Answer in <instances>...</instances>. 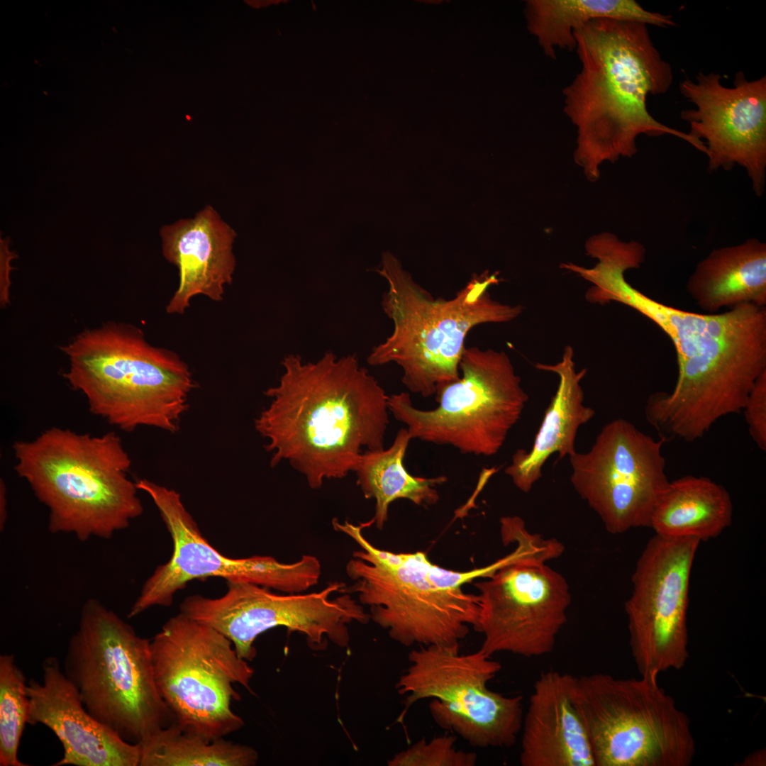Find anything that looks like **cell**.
I'll return each mask as SVG.
<instances>
[{
    "label": "cell",
    "mask_w": 766,
    "mask_h": 766,
    "mask_svg": "<svg viewBox=\"0 0 766 766\" xmlns=\"http://www.w3.org/2000/svg\"><path fill=\"white\" fill-rule=\"evenodd\" d=\"M686 289L709 313L751 303L766 306V243L749 238L714 249L696 266Z\"/></svg>",
    "instance_id": "cell-23"
},
{
    "label": "cell",
    "mask_w": 766,
    "mask_h": 766,
    "mask_svg": "<svg viewBox=\"0 0 766 766\" xmlns=\"http://www.w3.org/2000/svg\"><path fill=\"white\" fill-rule=\"evenodd\" d=\"M748 432L758 448L766 450V371L753 386L742 410Z\"/></svg>",
    "instance_id": "cell-31"
},
{
    "label": "cell",
    "mask_w": 766,
    "mask_h": 766,
    "mask_svg": "<svg viewBox=\"0 0 766 766\" xmlns=\"http://www.w3.org/2000/svg\"><path fill=\"white\" fill-rule=\"evenodd\" d=\"M603 299L606 303L616 301L630 306L656 323L672 341L678 367L699 350L711 319V313H695L657 302L633 287L623 275L616 276L606 284Z\"/></svg>",
    "instance_id": "cell-28"
},
{
    "label": "cell",
    "mask_w": 766,
    "mask_h": 766,
    "mask_svg": "<svg viewBox=\"0 0 766 766\" xmlns=\"http://www.w3.org/2000/svg\"><path fill=\"white\" fill-rule=\"evenodd\" d=\"M138 744L140 766H252L258 759L251 747L223 738L209 741L174 721Z\"/></svg>",
    "instance_id": "cell-27"
},
{
    "label": "cell",
    "mask_w": 766,
    "mask_h": 766,
    "mask_svg": "<svg viewBox=\"0 0 766 766\" xmlns=\"http://www.w3.org/2000/svg\"><path fill=\"white\" fill-rule=\"evenodd\" d=\"M701 541L655 535L639 556L625 602L629 645L641 676L680 670L688 657L690 576Z\"/></svg>",
    "instance_id": "cell-16"
},
{
    "label": "cell",
    "mask_w": 766,
    "mask_h": 766,
    "mask_svg": "<svg viewBox=\"0 0 766 766\" xmlns=\"http://www.w3.org/2000/svg\"><path fill=\"white\" fill-rule=\"evenodd\" d=\"M527 28L545 56L556 58L557 49H575L574 33L597 18L636 22L658 27L676 26L672 16L644 9L634 0H529Z\"/></svg>",
    "instance_id": "cell-24"
},
{
    "label": "cell",
    "mask_w": 766,
    "mask_h": 766,
    "mask_svg": "<svg viewBox=\"0 0 766 766\" xmlns=\"http://www.w3.org/2000/svg\"><path fill=\"white\" fill-rule=\"evenodd\" d=\"M766 371V307L742 304L723 313L704 353L678 368L670 393L646 403L647 421L666 442L702 438L720 418L743 410Z\"/></svg>",
    "instance_id": "cell-7"
},
{
    "label": "cell",
    "mask_w": 766,
    "mask_h": 766,
    "mask_svg": "<svg viewBox=\"0 0 766 766\" xmlns=\"http://www.w3.org/2000/svg\"><path fill=\"white\" fill-rule=\"evenodd\" d=\"M573 357L574 350L567 345L560 362L535 365L539 370L556 374L559 384L531 448L516 450L504 470L522 492L528 493L542 477L543 467L552 455L557 453L558 460H561L577 452L575 440L578 430L595 415L592 408L583 404L584 392L580 382L587 370L577 372Z\"/></svg>",
    "instance_id": "cell-22"
},
{
    "label": "cell",
    "mask_w": 766,
    "mask_h": 766,
    "mask_svg": "<svg viewBox=\"0 0 766 766\" xmlns=\"http://www.w3.org/2000/svg\"><path fill=\"white\" fill-rule=\"evenodd\" d=\"M665 443L617 418L601 428L589 451L569 457L574 489L609 533L650 528L670 482L662 452Z\"/></svg>",
    "instance_id": "cell-15"
},
{
    "label": "cell",
    "mask_w": 766,
    "mask_h": 766,
    "mask_svg": "<svg viewBox=\"0 0 766 766\" xmlns=\"http://www.w3.org/2000/svg\"><path fill=\"white\" fill-rule=\"evenodd\" d=\"M345 571L354 581L345 592L357 593L370 619L404 646L460 645L477 626L478 596L462 587L439 588L418 570L362 549Z\"/></svg>",
    "instance_id": "cell-14"
},
{
    "label": "cell",
    "mask_w": 766,
    "mask_h": 766,
    "mask_svg": "<svg viewBox=\"0 0 766 766\" xmlns=\"http://www.w3.org/2000/svg\"><path fill=\"white\" fill-rule=\"evenodd\" d=\"M9 238L0 240V304L4 308L10 302V272L13 267L11 261L17 255L9 249Z\"/></svg>",
    "instance_id": "cell-32"
},
{
    "label": "cell",
    "mask_w": 766,
    "mask_h": 766,
    "mask_svg": "<svg viewBox=\"0 0 766 766\" xmlns=\"http://www.w3.org/2000/svg\"><path fill=\"white\" fill-rule=\"evenodd\" d=\"M377 271L388 284L381 305L394 328L373 348L367 363H396L402 370L406 388L424 398L460 378L465 340L473 328L508 323L523 312L521 305L503 304L492 297L489 289L500 282L497 272L474 274L455 296L445 299L434 298L417 284L389 252L382 255Z\"/></svg>",
    "instance_id": "cell-4"
},
{
    "label": "cell",
    "mask_w": 766,
    "mask_h": 766,
    "mask_svg": "<svg viewBox=\"0 0 766 766\" xmlns=\"http://www.w3.org/2000/svg\"><path fill=\"white\" fill-rule=\"evenodd\" d=\"M741 765H765V750H760L750 753L744 759Z\"/></svg>",
    "instance_id": "cell-34"
},
{
    "label": "cell",
    "mask_w": 766,
    "mask_h": 766,
    "mask_svg": "<svg viewBox=\"0 0 766 766\" xmlns=\"http://www.w3.org/2000/svg\"><path fill=\"white\" fill-rule=\"evenodd\" d=\"M460 645L420 646L409 654V666L396 684L405 696L402 720L411 706L426 699L440 728L473 747L509 748L521 731L523 696H505L488 687L501 669L480 649L460 653Z\"/></svg>",
    "instance_id": "cell-11"
},
{
    "label": "cell",
    "mask_w": 766,
    "mask_h": 766,
    "mask_svg": "<svg viewBox=\"0 0 766 766\" xmlns=\"http://www.w3.org/2000/svg\"><path fill=\"white\" fill-rule=\"evenodd\" d=\"M270 405L255 420L271 466L287 461L312 489L353 472L362 448L381 450L388 395L355 355L326 353L316 362L285 356Z\"/></svg>",
    "instance_id": "cell-1"
},
{
    "label": "cell",
    "mask_w": 766,
    "mask_h": 766,
    "mask_svg": "<svg viewBox=\"0 0 766 766\" xmlns=\"http://www.w3.org/2000/svg\"><path fill=\"white\" fill-rule=\"evenodd\" d=\"M135 484L157 508L170 533L173 550L169 560L159 565L143 584L128 618L155 606H170L176 593L194 579L221 577L287 594L303 593L318 584L321 565L316 557L304 555L292 563L270 556L226 557L204 537L177 491L146 479H138Z\"/></svg>",
    "instance_id": "cell-13"
},
{
    "label": "cell",
    "mask_w": 766,
    "mask_h": 766,
    "mask_svg": "<svg viewBox=\"0 0 766 766\" xmlns=\"http://www.w3.org/2000/svg\"><path fill=\"white\" fill-rule=\"evenodd\" d=\"M26 678L12 654L0 656V765L27 766L18 750L29 714Z\"/></svg>",
    "instance_id": "cell-29"
},
{
    "label": "cell",
    "mask_w": 766,
    "mask_h": 766,
    "mask_svg": "<svg viewBox=\"0 0 766 766\" xmlns=\"http://www.w3.org/2000/svg\"><path fill=\"white\" fill-rule=\"evenodd\" d=\"M411 440L406 428L397 432L387 449L366 450L357 461L353 472L357 484L366 499L375 500L373 524L382 530L388 519L389 505L399 499L409 500L418 506H431L440 499L437 486L448 477L414 476L404 466V457Z\"/></svg>",
    "instance_id": "cell-26"
},
{
    "label": "cell",
    "mask_w": 766,
    "mask_h": 766,
    "mask_svg": "<svg viewBox=\"0 0 766 766\" xmlns=\"http://www.w3.org/2000/svg\"><path fill=\"white\" fill-rule=\"evenodd\" d=\"M679 91L696 106L680 116L692 136L706 141L709 170L740 165L760 196L766 179V77L748 80L738 72L728 87L719 74L699 72L695 82L682 81Z\"/></svg>",
    "instance_id": "cell-18"
},
{
    "label": "cell",
    "mask_w": 766,
    "mask_h": 766,
    "mask_svg": "<svg viewBox=\"0 0 766 766\" xmlns=\"http://www.w3.org/2000/svg\"><path fill=\"white\" fill-rule=\"evenodd\" d=\"M730 494L706 477L687 475L670 482L652 515L650 528L665 538L707 541L732 522Z\"/></svg>",
    "instance_id": "cell-25"
},
{
    "label": "cell",
    "mask_w": 766,
    "mask_h": 766,
    "mask_svg": "<svg viewBox=\"0 0 766 766\" xmlns=\"http://www.w3.org/2000/svg\"><path fill=\"white\" fill-rule=\"evenodd\" d=\"M14 470L49 511L48 530L80 541L110 539L143 511L118 435L52 427L12 446Z\"/></svg>",
    "instance_id": "cell-3"
},
{
    "label": "cell",
    "mask_w": 766,
    "mask_h": 766,
    "mask_svg": "<svg viewBox=\"0 0 766 766\" xmlns=\"http://www.w3.org/2000/svg\"><path fill=\"white\" fill-rule=\"evenodd\" d=\"M60 349L69 362L64 377L94 415L126 432L178 431L194 385L177 353L151 345L133 325L113 321L83 331Z\"/></svg>",
    "instance_id": "cell-5"
},
{
    "label": "cell",
    "mask_w": 766,
    "mask_h": 766,
    "mask_svg": "<svg viewBox=\"0 0 766 766\" xmlns=\"http://www.w3.org/2000/svg\"><path fill=\"white\" fill-rule=\"evenodd\" d=\"M227 583L228 589L220 597H187L179 612L225 635L246 661L256 657L253 644L257 636L275 627L301 633L311 648L323 650L328 638L340 647L348 646V626L370 620L362 604L344 592L346 584L340 582H330L315 592L283 594L252 583Z\"/></svg>",
    "instance_id": "cell-12"
},
{
    "label": "cell",
    "mask_w": 766,
    "mask_h": 766,
    "mask_svg": "<svg viewBox=\"0 0 766 766\" xmlns=\"http://www.w3.org/2000/svg\"><path fill=\"white\" fill-rule=\"evenodd\" d=\"M581 69L562 89L564 111L577 128L576 162L591 181L605 160L631 157L640 135H671L706 154L704 143L657 121L648 95L665 94L673 71L653 44L644 23L592 20L574 33Z\"/></svg>",
    "instance_id": "cell-2"
},
{
    "label": "cell",
    "mask_w": 766,
    "mask_h": 766,
    "mask_svg": "<svg viewBox=\"0 0 766 766\" xmlns=\"http://www.w3.org/2000/svg\"><path fill=\"white\" fill-rule=\"evenodd\" d=\"M473 583L479 614L475 630L479 648L492 656L509 653L525 657L551 653L571 604L565 577L546 562L526 556Z\"/></svg>",
    "instance_id": "cell-17"
},
{
    "label": "cell",
    "mask_w": 766,
    "mask_h": 766,
    "mask_svg": "<svg viewBox=\"0 0 766 766\" xmlns=\"http://www.w3.org/2000/svg\"><path fill=\"white\" fill-rule=\"evenodd\" d=\"M573 679L550 670L535 680L521 731L522 766H595L586 729L572 701Z\"/></svg>",
    "instance_id": "cell-21"
},
{
    "label": "cell",
    "mask_w": 766,
    "mask_h": 766,
    "mask_svg": "<svg viewBox=\"0 0 766 766\" xmlns=\"http://www.w3.org/2000/svg\"><path fill=\"white\" fill-rule=\"evenodd\" d=\"M63 667L87 711L128 742L174 721L156 684L150 640L96 599L82 606Z\"/></svg>",
    "instance_id": "cell-6"
},
{
    "label": "cell",
    "mask_w": 766,
    "mask_h": 766,
    "mask_svg": "<svg viewBox=\"0 0 766 766\" xmlns=\"http://www.w3.org/2000/svg\"><path fill=\"white\" fill-rule=\"evenodd\" d=\"M459 369L457 380L437 390V407L416 408L410 394L402 392L388 396L389 411L406 426L411 440L494 455L519 421L528 395L504 351L466 348Z\"/></svg>",
    "instance_id": "cell-9"
},
{
    "label": "cell",
    "mask_w": 766,
    "mask_h": 766,
    "mask_svg": "<svg viewBox=\"0 0 766 766\" xmlns=\"http://www.w3.org/2000/svg\"><path fill=\"white\" fill-rule=\"evenodd\" d=\"M571 698L586 729L595 766H689L696 745L687 714L657 676L574 677Z\"/></svg>",
    "instance_id": "cell-8"
},
{
    "label": "cell",
    "mask_w": 766,
    "mask_h": 766,
    "mask_svg": "<svg viewBox=\"0 0 766 766\" xmlns=\"http://www.w3.org/2000/svg\"><path fill=\"white\" fill-rule=\"evenodd\" d=\"M7 519L6 487L2 478L0 481V529L3 531Z\"/></svg>",
    "instance_id": "cell-33"
},
{
    "label": "cell",
    "mask_w": 766,
    "mask_h": 766,
    "mask_svg": "<svg viewBox=\"0 0 766 766\" xmlns=\"http://www.w3.org/2000/svg\"><path fill=\"white\" fill-rule=\"evenodd\" d=\"M162 253L179 271V286L166 306L170 314H182L196 296L223 299L235 267L233 243L235 232L211 206L194 218L181 219L160 230Z\"/></svg>",
    "instance_id": "cell-20"
},
{
    "label": "cell",
    "mask_w": 766,
    "mask_h": 766,
    "mask_svg": "<svg viewBox=\"0 0 766 766\" xmlns=\"http://www.w3.org/2000/svg\"><path fill=\"white\" fill-rule=\"evenodd\" d=\"M456 737L436 736L427 740L420 739L406 750L396 753L388 760L389 766H474L475 753L457 749Z\"/></svg>",
    "instance_id": "cell-30"
},
{
    "label": "cell",
    "mask_w": 766,
    "mask_h": 766,
    "mask_svg": "<svg viewBox=\"0 0 766 766\" xmlns=\"http://www.w3.org/2000/svg\"><path fill=\"white\" fill-rule=\"evenodd\" d=\"M156 684L184 731L211 741L244 726L232 710L240 700L233 685L254 694V670L220 632L179 612L150 640Z\"/></svg>",
    "instance_id": "cell-10"
},
{
    "label": "cell",
    "mask_w": 766,
    "mask_h": 766,
    "mask_svg": "<svg viewBox=\"0 0 766 766\" xmlns=\"http://www.w3.org/2000/svg\"><path fill=\"white\" fill-rule=\"evenodd\" d=\"M43 680L30 679L28 723L43 724L57 737L63 756L54 766H140L141 748L123 740L86 709L57 658L42 665Z\"/></svg>",
    "instance_id": "cell-19"
}]
</instances>
